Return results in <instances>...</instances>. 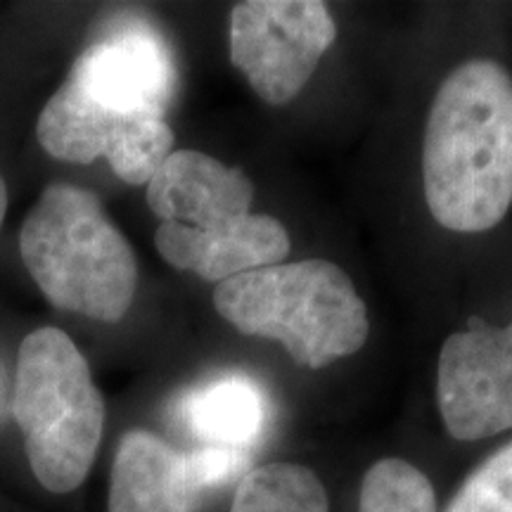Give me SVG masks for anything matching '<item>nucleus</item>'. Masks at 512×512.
Instances as JSON below:
<instances>
[{"mask_svg":"<svg viewBox=\"0 0 512 512\" xmlns=\"http://www.w3.org/2000/svg\"><path fill=\"white\" fill-rule=\"evenodd\" d=\"M176 64L143 17L117 15L98 29L46 102L36 136L50 157L91 164L105 157L128 185H147L174 152L166 124Z\"/></svg>","mask_w":512,"mask_h":512,"instance_id":"nucleus-1","label":"nucleus"},{"mask_svg":"<svg viewBox=\"0 0 512 512\" xmlns=\"http://www.w3.org/2000/svg\"><path fill=\"white\" fill-rule=\"evenodd\" d=\"M422 188L434 221L484 233L512 204V76L494 60L453 69L434 95L422 140Z\"/></svg>","mask_w":512,"mask_h":512,"instance_id":"nucleus-2","label":"nucleus"},{"mask_svg":"<svg viewBox=\"0 0 512 512\" xmlns=\"http://www.w3.org/2000/svg\"><path fill=\"white\" fill-rule=\"evenodd\" d=\"M19 254L55 309L117 323L138 287L133 247L91 190L50 183L19 233Z\"/></svg>","mask_w":512,"mask_h":512,"instance_id":"nucleus-3","label":"nucleus"},{"mask_svg":"<svg viewBox=\"0 0 512 512\" xmlns=\"http://www.w3.org/2000/svg\"><path fill=\"white\" fill-rule=\"evenodd\" d=\"M214 306L242 335L275 339L302 368H325L368 342L370 320L347 273L328 259L283 261L223 280Z\"/></svg>","mask_w":512,"mask_h":512,"instance_id":"nucleus-4","label":"nucleus"},{"mask_svg":"<svg viewBox=\"0 0 512 512\" xmlns=\"http://www.w3.org/2000/svg\"><path fill=\"white\" fill-rule=\"evenodd\" d=\"M12 411L38 482L53 494L81 486L102 439L105 401L67 332L41 328L24 337Z\"/></svg>","mask_w":512,"mask_h":512,"instance_id":"nucleus-5","label":"nucleus"},{"mask_svg":"<svg viewBox=\"0 0 512 512\" xmlns=\"http://www.w3.org/2000/svg\"><path fill=\"white\" fill-rule=\"evenodd\" d=\"M335 38L320 0H245L228 19L230 62L268 105L297 98Z\"/></svg>","mask_w":512,"mask_h":512,"instance_id":"nucleus-6","label":"nucleus"},{"mask_svg":"<svg viewBox=\"0 0 512 512\" xmlns=\"http://www.w3.org/2000/svg\"><path fill=\"white\" fill-rule=\"evenodd\" d=\"M437 403L448 434L479 441L512 430V320L470 318L439 351Z\"/></svg>","mask_w":512,"mask_h":512,"instance_id":"nucleus-7","label":"nucleus"},{"mask_svg":"<svg viewBox=\"0 0 512 512\" xmlns=\"http://www.w3.org/2000/svg\"><path fill=\"white\" fill-rule=\"evenodd\" d=\"M254 185L238 166L197 150H176L147 183V204L162 223L200 235L219 233L252 214Z\"/></svg>","mask_w":512,"mask_h":512,"instance_id":"nucleus-8","label":"nucleus"},{"mask_svg":"<svg viewBox=\"0 0 512 512\" xmlns=\"http://www.w3.org/2000/svg\"><path fill=\"white\" fill-rule=\"evenodd\" d=\"M155 245L166 264L216 285L256 268L283 264L292 249L283 223L266 214H249L211 235L192 233L176 223H159Z\"/></svg>","mask_w":512,"mask_h":512,"instance_id":"nucleus-9","label":"nucleus"},{"mask_svg":"<svg viewBox=\"0 0 512 512\" xmlns=\"http://www.w3.org/2000/svg\"><path fill=\"white\" fill-rule=\"evenodd\" d=\"M188 453L145 430L126 432L112 465L110 512H195Z\"/></svg>","mask_w":512,"mask_h":512,"instance_id":"nucleus-10","label":"nucleus"},{"mask_svg":"<svg viewBox=\"0 0 512 512\" xmlns=\"http://www.w3.org/2000/svg\"><path fill=\"white\" fill-rule=\"evenodd\" d=\"M181 418L202 446L249 451L268 422V401L252 380L226 375L185 396Z\"/></svg>","mask_w":512,"mask_h":512,"instance_id":"nucleus-11","label":"nucleus"},{"mask_svg":"<svg viewBox=\"0 0 512 512\" xmlns=\"http://www.w3.org/2000/svg\"><path fill=\"white\" fill-rule=\"evenodd\" d=\"M230 512H330L318 475L294 463L252 467L238 482Z\"/></svg>","mask_w":512,"mask_h":512,"instance_id":"nucleus-12","label":"nucleus"},{"mask_svg":"<svg viewBox=\"0 0 512 512\" xmlns=\"http://www.w3.org/2000/svg\"><path fill=\"white\" fill-rule=\"evenodd\" d=\"M358 512H439L425 472L401 458H387L366 472Z\"/></svg>","mask_w":512,"mask_h":512,"instance_id":"nucleus-13","label":"nucleus"},{"mask_svg":"<svg viewBox=\"0 0 512 512\" xmlns=\"http://www.w3.org/2000/svg\"><path fill=\"white\" fill-rule=\"evenodd\" d=\"M444 512H512V441L460 484Z\"/></svg>","mask_w":512,"mask_h":512,"instance_id":"nucleus-14","label":"nucleus"},{"mask_svg":"<svg viewBox=\"0 0 512 512\" xmlns=\"http://www.w3.org/2000/svg\"><path fill=\"white\" fill-rule=\"evenodd\" d=\"M252 463V453L242 448H221V446H200L188 451V465L200 494L214 489V486L230 484L233 479L247 475Z\"/></svg>","mask_w":512,"mask_h":512,"instance_id":"nucleus-15","label":"nucleus"},{"mask_svg":"<svg viewBox=\"0 0 512 512\" xmlns=\"http://www.w3.org/2000/svg\"><path fill=\"white\" fill-rule=\"evenodd\" d=\"M5 211H8V188H5L3 176H0V228H3Z\"/></svg>","mask_w":512,"mask_h":512,"instance_id":"nucleus-16","label":"nucleus"}]
</instances>
